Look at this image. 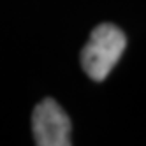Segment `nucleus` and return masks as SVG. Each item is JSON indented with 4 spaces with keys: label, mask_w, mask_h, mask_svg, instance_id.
I'll return each instance as SVG.
<instances>
[{
    "label": "nucleus",
    "mask_w": 146,
    "mask_h": 146,
    "mask_svg": "<svg viewBox=\"0 0 146 146\" xmlns=\"http://www.w3.org/2000/svg\"><path fill=\"white\" fill-rule=\"evenodd\" d=\"M32 130L39 146H69L70 120L53 99L40 100L32 114Z\"/></svg>",
    "instance_id": "2"
},
{
    "label": "nucleus",
    "mask_w": 146,
    "mask_h": 146,
    "mask_svg": "<svg viewBox=\"0 0 146 146\" xmlns=\"http://www.w3.org/2000/svg\"><path fill=\"white\" fill-rule=\"evenodd\" d=\"M127 39L118 27L102 23L92 32L81 51V64L93 81H104L121 58Z\"/></svg>",
    "instance_id": "1"
}]
</instances>
